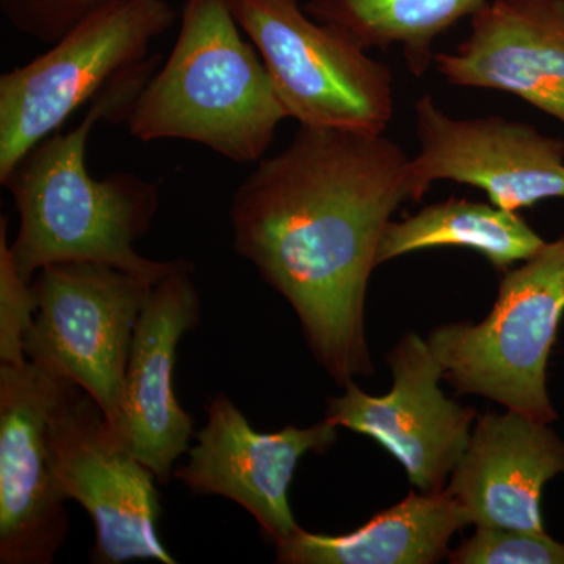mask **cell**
<instances>
[{"label":"cell","mask_w":564,"mask_h":564,"mask_svg":"<svg viewBox=\"0 0 564 564\" xmlns=\"http://www.w3.org/2000/svg\"><path fill=\"white\" fill-rule=\"evenodd\" d=\"M410 161L384 133L300 126L232 195L234 250L291 303L337 386L373 373L367 285L386 226L411 202Z\"/></svg>","instance_id":"cell-1"},{"label":"cell","mask_w":564,"mask_h":564,"mask_svg":"<svg viewBox=\"0 0 564 564\" xmlns=\"http://www.w3.org/2000/svg\"><path fill=\"white\" fill-rule=\"evenodd\" d=\"M152 65L154 61H147L111 82L73 131L40 141L0 182L20 215L11 256L31 284L41 269L63 262L101 263L152 284L195 269L184 259L154 261L135 250L161 206L155 182L132 173L96 180L87 169L93 129L102 120H126L133 99L152 76Z\"/></svg>","instance_id":"cell-2"},{"label":"cell","mask_w":564,"mask_h":564,"mask_svg":"<svg viewBox=\"0 0 564 564\" xmlns=\"http://www.w3.org/2000/svg\"><path fill=\"white\" fill-rule=\"evenodd\" d=\"M289 115L228 0H187L172 54L143 85L126 124L150 143L184 140L258 163Z\"/></svg>","instance_id":"cell-3"},{"label":"cell","mask_w":564,"mask_h":564,"mask_svg":"<svg viewBox=\"0 0 564 564\" xmlns=\"http://www.w3.org/2000/svg\"><path fill=\"white\" fill-rule=\"evenodd\" d=\"M563 314L564 237L505 272L484 322L440 326L426 343L456 392L551 423L556 413L545 373Z\"/></svg>","instance_id":"cell-4"},{"label":"cell","mask_w":564,"mask_h":564,"mask_svg":"<svg viewBox=\"0 0 564 564\" xmlns=\"http://www.w3.org/2000/svg\"><path fill=\"white\" fill-rule=\"evenodd\" d=\"M177 21L166 0H110L28 65L0 76V182L85 102L148 61Z\"/></svg>","instance_id":"cell-5"},{"label":"cell","mask_w":564,"mask_h":564,"mask_svg":"<svg viewBox=\"0 0 564 564\" xmlns=\"http://www.w3.org/2000/svg\"><path fill=\"white\" fill-rule=\"evenodd\" d=\"M289 118L300 126L375 133L395 111L393 77L352 36L314 20L299 0H228Z\"/></svg>","instance_id":"cell-6"},{"label":"cell","mask_w":564,"mask_h":564,"mask_svg":"<svg viewBox=\"0 0 564 564\" xmlns=\"http://www.w3.org/2000/svg\"><path fill=\"white\" fill-rule=\"evenodd\" d=\"M154 285L90 262L52 263L32 281L39 311L25 355L84 389L111 429L120 417L133 333Z\"/></svg>","instance_id":"cell-7"},{"label":"cell","mask_w":564,"mask_h":564,"mask_svg":"<svg viewBox=\"0 0 564 564\" xmlns=\"http://www.w3.org/2000/svg\"><path fill=\"white\" fill-rule=\"evenodd\" d=\"M76 383L31 359L0 362V563L51 564L69 514L55 474L54 421Z\"/></svg>","instance_id":"cell-8"},{"label":"cell","mask_w":564,"mask_h":564,"mask_svg":"<svg viewBox=\"0 0 564 564\" xmlns=\"http://www.w3.org/2000/svg\"><path fill=\"white\" fill-rule=\"evenodd\" d=\"M54 441L63 496L82 505L95 524L91 563L176 564L159 536L158 477L129 451L101 406L77 384L55 415Z\"/></svg>","instance_id":"cell-9"},{"label":"cell","mask_w":564,"mask_h":564,"mask_svg":"<svg viewBox=\"0 0 564 564\" xmlns=\"http://www.w3.org/2000/svg\"><path fill=\"white\" fill-rule=\"evenodd\" d=\"M414 111L419 151L408 170L411 202H421L437 181L473 185L511 212L564 198L563 139L502 117L454 118L430 95L417 99Z\"/></svg>","instance_id":"cell-10"},{"label":"cell","mask_w":564,"mask_h":564,"mask_svg":"<svg viewBox=\"0 0 564 564\" xmlns=\"http://www.w3.org/2000/svg\"><path fill=\"white\" fill-rule=\"evenodd\" d=\"M393 384L383 397L355 384L326 402L325 421L372 437L397 459L422 492L444 491L469 445L475 411L447 399L444 377L426 340L408 333L389 355Z\"/></svg>","instance_id":"cell-11"},{"label":"cell","mask_w":564,"mask_h":564,"mask_svg":"<svg viewBox=\"0 0 564 564\" xmlns=\"http://www.w3.org/2000/svg\"><path fill=\"white\" fill-rule=\"evenodd\" d=\"M206 425L195 433L188 462L174 477L193 496H221L256 519L263 536L280 545L299 529L289 505V486L304 455L325 454L336 444L337 429L322 421L310 429L285 426L261 433L225 393L206 404Z\"/></svg>","instance_id":"cell-12"},{"label":"cell","mask_w":564,"mask_h":564,"mask_svg":"<svg viewBox=\"0 0 564 564\" xmlns=\"http://www.w3.org/2000/svg\"><path fill=\"white\" fill-rule=\"evenodd\" d=\"M193 270L170 274L152 288L133 333L120 417L113 426L161 485L169 484L174 463L188 452L195 436L192 415L174 392L177 345L202 318Z\"/></svg>","instance_id":"cell-13"},{"label":"cell","mask_w":564,"mask_h":564,"mask_svg":"<svg viewBox=\"0 0 564 564\" xmlns=\"http://www.w3.org/2000/svg\"><path fill=\"white\" fill-rule=\"evenodd\" d=\"M433 63L448 84L510 93L564 126L563 0H489Z\"/></svg>","instance_id":"cell-14"},{"label":"cell","mask_w":564,"mask_h":564,"mask_svg":"<svg viewBox=\"0 0 564 564\" xmlns=\"http://www.w3.org/2000/svg\"><path fill=\"white\" fill-rule=\"evenodd\" d=\"M558 474H564L563 441L549 423L508 410L477 422L445 489L469 524L544 532L541 494Z\"/></svg>","instance_id":"cell-15"},{"label":"cell","mask_w":564,"mask_h":564,"mask_svg":"<svg viewBox=\"0 0 564 564\" xmlns=\"http://www.w3.org/2000/svg\"><path fill=\"white\" fill-rule=\"evenodd\" d=\"M470 525L454 496L422 492L375 516L355 532H296L276 545L281 564H434L448 556V541Z\"/></svg>","instance_id":"cell-16"},{"label":"cell","mask_w":564,"mask_h":564,"mask_svg":"<svg viewBox=\"0 0 564 564\" xmlns=\"http://www.w3.org/2000/svg\"><path fill=\"white\" fill-rule=\"evenodd\" d=\"M518 212L494 204L452 198L422 207L413 217L386 226L378 265L410 252L430 248H469L480 252L494 269L507 272L544 245Z\"/></svg>","instance_id":"cell-17"},{"label":"cell","mask_w":564,"mask_h":564,"mask_svg":"<svg viewBox=\"0 0 564 564\" xmlns=\"http://www.w3.org/2000/svg\"><path fill=\"white\" fill-rule=\"evenodd\" d=\"M489 0H310L314 20L336 25L362 47H402L408 69L422 77L434 61L433 43Z\"/></svg>","instance_id":"cell-18"},{"label":"cell","mask_w":564,"mask_h":564,"mask_svg":"<svg viewBox=\"0 0 564 564\" xmlns=\"http://www.w3.org/2000/svg\"><path fill=\"white\" fill-rule=\"evenodd\" d=\"M452 564H564V544L545 532L477 527L474 536L448 552Z\"/></svg>","instance_id":"cell-19"},{"label":"cell","mask_w":564,"mask_h":564,"mask_svg":"<svg viewBox=\"0 0 564 564\" xmlns=\"http://www.w3.org/2000/svg\"><path fill=\"white\" fill-rule=\"evenodd\" d=\"M9 218H0V362L28 358L25 334L32 328L39 300L31 282L18 272L7 242Z\"/></svg>","instance_id":"cell-20"},{"label":"cell","mask_w":564,"mask_h":564,"mask_svg":"<svg viewBox=\"0 0 564 564\" xmlns=\"http://www.w3.org/2000/svg\"><path fill=\"white\" fill-rule=\"evenodd\" d=\"M107 2L110 0H0V10L18 32L52 44Z\"/></svg>","instance_id":"cell-21"},{"label":"cell","mask_w":564,"mask_h":564,"mask_svg":"<svg viewBox=\"0 0 564 564\" xmlns=\"http://www.w3.org/2000/svg\"><path fill=\"white\" fill-rule=\"evenodd\" d=\"M563 3H564V0H563Z\"/></svg>","instance_id":"cell-22"}]
</instances>
